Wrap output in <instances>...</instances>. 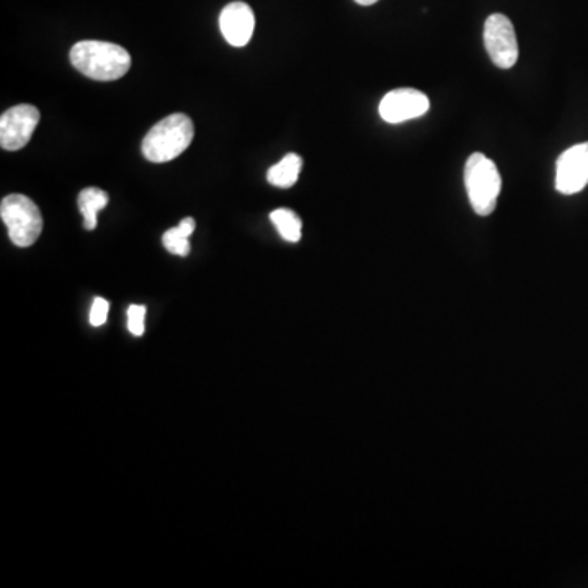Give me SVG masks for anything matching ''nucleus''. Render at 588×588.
Wrapping results in <instances>:
<instances>
[{"label": "nucleus", "mask_w": 588, "mask_h": 588, "mask_svg": "<svg viewBox=\"0 0 588 588\" xmlns=\"http://www.w3.org/2000/svg\"><path fill=\"white\" fill-rule=\"evenodd\" d=\"M71 63L89 79L100 82L118 81L131 67V56L125 48L108 41H79L71 49Z\"/></svg>", "instance_id": "obj_1"}, {"label": "nucleus", "mask_w": 588, "mask_h": 588, "mask_svg": "<svg viewBox=\"0 0 588 588\" xmlns=\"http://www.w3.org/2000/svg\"><path fill=\"white\" fill-rule=\"evenodd\" d=\"M195 136L193 121L183 113H174L159 121L143 139V156L154 164L174 161L187 151Z\"/></svg>", "instance_id": "obj_2"}, {"label": "nucleus", "mask_w": 588, "mask_h": 588, "mask_svg": "<svg viewBox=\"0 0 588 588\" xmlns=\"http://www.w3.org/2000/svg\"><path fill=\"white\" fill-rule=\"evenodd\" d=\"M464 183L476 214L489 216L494 213L502 190V179L494 161H490L482 152H474L464 167Z\"/></svg>", "instance_id": "obj_3"}, {"label": "nucleus", "mask_w": 588, "mask_h": 588, "mask_svg": "<svg viewBox=\"0 0 588 588\" xmlns=\"http://www.w3.org/2000/svg\"><path fill=\"white\" fill-rule=\"evenodd\" d=\"M0 218L9 229L10 241L17 247L35 244L43 231V216L38 206L25 195L5 196L0 203Z\"/></svg>", "instance_id": "obj_4"}, {"label": "nucleus", "mask_w": 588, "mask_h": 588, "mask_svg": "<svg viewBox=\"0 0 588 588\" xmlns=\"http://www.w3.org/2000/svg\"><path fill=\"white\" fill-rule=\"evenodd\" d=\"M484 45L490 61L500 69H510L518 61L517 35L510 18L502 14H492L484 25Z\"/></svg>", "instance_id": "obj_5"}, {"label": "nucleus", "mask_w": 588, "mask_h": 588, "mask_svg": "<svg viewBox=\"0 0 588 588\" xmlns=\"http://www.w3.org/2000/svg\"><path fill=\"white\" fill-rule=\"evenodd\" d=\"M40 123V112L33 105H17L0 116V146L5 151H20L27 146Z\"/></svg>", "instance_id": "obj_6"}, {"label": "nucleus", "mask_w": 588, "mask_h": 588, "mask_svg": "<svg viewBox=\"0 0 588 588\" xmlns=\"http://www.w3.org/2000/svg\"><path fill=\"white\" fill-rule=\"evenodd\" d=\"M588 183V143L562 152L556 164V190L562 195L582 192Z\"/></svg>", "instance_id": "obj_7"}, {"label": "nucleus", "mask_w": 588, "mask_h": 588, "mask_svg": "<svg viewBox=\"0 0 588 588\" xmlns=\"http://www.w3.org/2000/svg\"><path fill=\"white\" fill-rule=\"evenodd\" d=\"M430 110L427 95L415 89H397L384 95L379 103V115L384 121L397 125L420 118Z\"/></svg>", "instance_id": "obj_8"}, {"label": "nucleus", "mask_w": 588, "mask_h": 588, "mask_svg": "<svg viewBox=\"0 0 588 588\" xmlns=\"http://www.w3.org/2000/svg\"><path fill=\"white\" fill-rule=\"evenodd\" d=\"M219 28L229 45L242 48L254 35V12L245 2H231L219 15Z\"/></svg>", "instance_id": "obj_9"}, {"label": "nucleus", "mask_w": 588, "mask_h": 588, "mask_svg": "<svg viewBox=\"0 0 588 588\" xmlns=\"http://www.w3.org/2000/svg\"><path fill=\"white\" fill-rule=\"evenodd\" d=\"M301 169H303V159L291 152L286 154L278 164L268 169L267 180L275 187L290 188L298 182Z\"/></svg>", "instance_id": "obj_10"}, {"label": "nucleus", "mask_w": 588, "mask_h": 588, "mask_svg": "<svg viewBox=\"0 0 588 588\" xmlns=\"http://www.w3.org/2000/svg\"><path fill=\"white\" fill-rule=\"evenodd\" d=\"M77 205H79V210L84 216V228L87 231H94L97 228L98 211H102L108 205L107 192H103L97 187L84 188L79 193Z\"/></svg>", "instance_id": "obj_11"}, {"label": "nucleus", "mask_w": 588, "mask_h": 588, "mask_svg": "<svg viewBox=\"0 0 588 588\" xmlns=\"http://www.w3.org/2000/svg\"><path fill=\"white\" fill-rule=\"evenodd\" d=\"M195 226V219L185 218L182 219V223L177 228H172L165 232L164 236H162V244H164L165 249L169 250L170 254L187 257L190 250H192V245H190L188 239L195 231Z\"/></svg>", "instance_id": "obj_12"}, {"label": "nucleus", "mask_w": 588, "mask_h": 588, "mask_svg": "<svg viewBox=\"0 0 588 588\" xmlns=\"http://www.w3.org/2000/svg\"><path fill=\"white\" fill-rule=\"evenodd\" d=\"M272 223L275 224V228L280 232V236L288 242H299L301 241V232H303V223L299 219L298 214L294 211L286 210V208H280V210L273 211L270 214Z\"/></svg>", "instance_id": "obj_13"}, {"label": "nucleus", "mask_w": 588, "mask_h": 588, "mask_svg": "<svg viewBox=\"0 0 588 588\" xmlns=\"http://www.w3.org/2000/svg\"><path fill=\"white\" fill-rule=\"evenodd\" d=\"M144 319H146V308L133 304L128 309V329L131 334L141 337L144 334Z\"/></svg>", "instance_id": "obj_14"}, {"label": "nucleus", "mask_w": 588, "mask_h": 588, "mask_svg": "<svg viewBox=\"0 0 588 588\" xmlns=\"http://www.w3.org/2000/svg\"><path fill=\"white\" fill-rule=\"evenodd\" d=\"M108 309H110V304L107 299L95 298L92 309H90V324L94 327L103 326L107 322Z\"/></svg>", "instance_id": "obj_15"}, {"label": "nucleus", "mask_w": 588, "mask_h": 588, "mask_svg": "<svg viewBox=\"0 0 588 588\" xmlns=\"http://www.w3.org/2000/svg\"><path fill=\"white\" fill-rule=\"evenodd\" d=\"M355 2L360 5H373L376 4L378 0H355Z\"/></svg>", "instance_id": "obj_16"}]
</instances>
